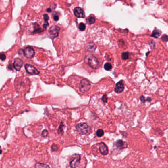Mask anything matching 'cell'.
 Returning <instances> with one entry per match:
<instances>
[{"instance_id": "1", "label": "cell", "mask_w": 168, "mask_h": 168, "mask_svg": "<svg viewBox=\"0 0 168 168\" xmlns=\"http://www.w3.org/2000/svg\"><path fill=\"white\" fill-rule=\"evenodd\" d=\"M86 60H87V63L88 65L94 69H96L99 66L98 60L93 55H88L86 57Z\"/></svg>"}, {"instance_id": "2", "label": "cell", "mask_w": 168, "mask_h": 168, "mask_svg": "<svg viewBox=\"0 0 168 168\" xmlns=\"http://www.w3.org/2000/svg\"><path fill=\"white\" fill-rule=\"evenodd\" d=\"M76 129L80 134H86L89 132L90 128L87 123H80L76 126Z\"/></svg>"}, {"instance_id": "3", "label": "cell", "mask_w": 168, "mask_h": 168, "mask_svg": "<svg viewBox=\"0 0 168 168\" xmlns=\"http://www.w3.org/2000/svg\"><path fill=\"white\" fill-rule=\"evenodd\" d=\"M90 82L86 79H83L80 82L79 88L82 92H86L88 91L90 88Z\"/></svg>"}, {"instance_id": "4", "label": "cell", "mask_w": 168, "mask_h": 168, "mask_svg": "<svg viewBox=\"0 0 168 168\" xmlns=\"http://www.w3.org/2000/svg\"><path fill=\"white\" fill-rule=\"evenodd\" d=\"M59 30L60 28L58 26L54 25L52 26L48 31V34L50 37H51L52 39H54L55 37H57L59 35Z\"/></svg>"}, {"instance_id": "5", "label": "cell", "mask_w": 168, "mask_h": 168, "mask_svg": "<svg viewBox=\"0 0 168 168\" xmlns=\"http://www.w3.org/2000/svg\"><path fill=\"white\" fill-rule=\"evenodd\" d=\"M81 156L79 154L73 155V158L70 162V166L72 168H76L80 164Z\"/></svg>"}, {"instance_id": "6", "label": "cell", "mask_w": 168, "mask_h": 168, "mask_svg": "<svg viewBox=\"0 0 168 168\" xmlns=\"http://www.w3.org/2000/svg\"><path fill=\"white\" fill-rule=\"evenodd\" d=\"M26 71L28 73L31 75H38L39 71L34 66L30 64H26L25 65Z\"/></svg>"}, {"instance_id": "7", "label": "cell", "mask_w": 168, "mask_h": 168, "mask_svg": "<svg viewBox=\"0 0 168 168\" xmlns=\"http://www.w3.org/2000/svg\"><path fill=\"white\" fill-rule=\"evenodd\" d=\"M23 54L26 58L30 59L34 57L35 54V52L34 49L28 46L23 50Z\"/></svg>"}, {"instance_id": "8", "label": "cell", "mask_w": 168, "mask_h": 168, "mask_svg": "<svg viewBox=\"0 0 168 168\" xmlns=\"http://www.w3.org/2000/svg\"><path fill=\"white\" fill-rule=\"evenodd\" d=\"M99 150L100 153L103 155L108 154L109 150L106 144L104 143H101L99 144Z\"/></svg>"}, {"instance_id": "9", "label": "cell", "mask_w": 168, "mask_h": 168, "mask_svg": "<svg viewBox=\"0 0 168 168\" xmlns=\"http://www.w3.org/2000/svg\"><path fill=\"white\" fill-rule=\"evenodd\" d=\"M23 65V62L19 58H16L14 60V62L13 63V67L17 71H19L22 68Z\"/></svg>"}, {"instance_id": "10", "label": "cell", "mask_w": 168, "mask_h": 168, "mask_svg": "<svg viewBox=\"0 0 168 168\" xmlns=\"http://www.w3.org/2000/svg\"><path fill=\"white\" fill-rule=\"evenodd\" d=\"M74 14L75 16L78 18H84L85 17V14L83 10L79 7H75L74 10Z\"/></svg>"}, {"instance_id": "11", "label": "cell", "mask_w": 168, "mask_h": 168, "mask_svg": "<svg viewBox=\"0 0 168 168\" xmlns=\"http://www.w3.org/2000/svg\"><path fill=\"white\" fill-rule=\"evenodd\" d=\"M124 89V84L123 82V80H121L120 82H119L117 83V84L115 85V91L117 93H120L123 91Z\"/></svg>"}, {"instance_id": "12", "label": "cell", "mask_w": 168, "mask_h": 168, "mask_svg": "<svg viewBox=\"0 0 168 168\" xmlns=\"http://www.w3.org/2000/svg\"><path fill=\"white\" fill-rule=\"evenodd\" d=\"M96 48V46L93 43H88L86 46L87 50L90 52H94L95 51Z\"/></svg>"}, {"instance_id": "13", "label": "cell", "mask_w": 168, "mask_h": 168, "mask_svg": "<svg viewBox=\"0 0 168 168\" xmlns=\"http://www.w3.org/2000/svg\"><path fill=\"white\" fill-rule=\"evenodd\" d=\"M34 30L33 31L32 34L40 33H41L43 31L42 29H41V28L40 27L39 25L36 23H35L34 24Z\"/></svg>"}, {"instance_id": "14", "label": "cell", "mask_w": 168, "mask_h": 168, "mask_svg": "<svg viewBox=\"0 0 168 168\" xmlns=\"http://www.w3.org/2000/svg\"><path fill=\"white\" fill-rule=\"evenodd\" d=\"M43 18H44V23L43 25V27L44 29H46L49 25V23L48 22V21L49 20V16L47 14H45L43 15Z\"/></svg>"}, {"instance_id": "15", "label": "cell", "mask_w": 168, "mask_h": 168, "mask_svg": "<svg viewBox=\"0 0 168 168\" xmlns=\"http://www.w3.org/2000/svg\"><path fill=\"white\" fill-rule=\"evenodd\" d=\"M86 22H87L88 24L89 25H91V24L94 23L95 22V19L94 17H88V18L86 19Z\"/></svg>"}, {"instance_id": "16", "label": "cell", "mask_w": 168, "mask_h": 168, "mask_svg": "<svg viewBox=\"0 0 168 168\" xmlns=\"http://www.w3.org/2000/svg\"><path fill=\"white\" fill-rule=\"evenodd\" d=\"M36 168H49L48 165L43 164V163H37L36 164Z\"/></svg>"}, {"instance_id": "17", "label": "cell", "mask_w": 168, "mask_h": 168, "mask_svg": "<svg viewBox=\"0 0 168 168\" xmlns=\"http://www.w3.org/2000/svg\"><path fill=\"white\" fill-rule=\"evenodd\" d=\"M115 146H117V148H121L124 146V143L121 140H118L115 143Z\"/></svg>"}, {"instance_id": "18", "label": "cell", "mask_w": 168, "mask_h": 168, "mask_svg": "<svg viewBox=\"0 0 168 168\" xmlns=\"http://www.w3.org/2000/svg\"><path fill=\"white\" fill-rule=\"evenodd\" d=\"M104 68L105 69V70L106 71H110L112 68V65L110 63H106L104 65Z\"/></svg>"}, {"instance_id": "19", "label": "cell", "mask_w": 168, "mask_h": 168, "mask_svg": "<svg viewBox=\"0 0 168 168\" xmlns=\"http://www.w3.org/2000/svg\"><path fill=\"white\" fill-rule=\"evenodd\" d=\"M160 32L158 30H155L153 31V32L152 34L151 35V36L153 37H159L160 35Z\"/></svg>"}, {"instance_id": "20", "label": "cell", "mask_w": 168, "mask_h": 168, "mask_svg": "<svg viewBox=\"0 0 168 168\" xmlns=\"http://www.w3.org/2000/svg\"><path fill=\"white\" fill-rule=\"evenodd\" d=\"M121 58L123 60H127L129 58V53L123 52L122 53L121 55Z\"/></svg>"}, {"instance_id": "21", "label": "cell", "mask_w": 168, "mask_h": 168, "mask_svg": "<svg viewBox=\"0 0 168 168\" xmlns=\"http://www.w3.org/2000/svg\"><path fill=\"white\" fill-rule=\"evenodd\" d=\"M104 131L102 129H99V130H97L96 132V135L97 137H101L103 136Z\"/></svg>"}, {"instance_id": "22", "label": "cell", "mask_w": 168, "mask_h": 168, "mask_svg": "<svg viewBox=\"0 0 168 168\" xmlns=\"http://www.w3.org/2000/svg\"><path fill=\"white\" fill-rule=\"evenodd\" d=\"M79 29L81 31H83L86 29V25L83 23H81L79 25Z\"/></svg>"}, {"instance_id": "23", "label": "cell", "mask_w": 168, "mask_h": 168, "mask_svg": "<svg viewBox=\"0 0 168 168\" xmlns=\"http://www.w3.org/2000/svg\"><path fill=\"white\" fill-rule=\"evenodd\" d=\"M51 150L53 152H56L58 150V147L55 144H53L51 146Z\"/></svg>"}, {"instance_id": "24", "label": "cell", "mask_w": 168, "mask_h": 168, "mask_svg": "<svg viewBox=\"0 0 168 168\" xmlns=\"http://www.w3.org/2000/svg\"><path fill=\"white\" fill-rule=\"evenodd\" d=\"M162 39L163 40V41L164 42H167L168 41V36L166 35H164L162 37Z\"/></svg>"}, {"instance_id": "25", "label": "cell", "mask_w": 168, "mask_h": 168, "mask_svg": "<svg viewBox=\"0 0 168 168\" xmlns=\"http://www.w3.org/2000/svg\"><path fill=\"white\" fill-rule=\"evenodd\" d=\"M140 100L141 101V102L143 103H144L146 102V99L145 98V97L143 95H142L141 97H140Z\"/></svg>"}, {"instance_id": "26", "label": "cell", "mask_w": 168, "mask_h": 168, "mask_svg": "<svg viewBox=\"0 0 168 168\" xmlns=\"http://www.w3.org/2000/svg\"><path fill=\"white\" fill-rule=\"evenodd\" d=\"M48 131L46 130H44L43 131V132H42V136L43 137H46L48 136Z\"/></svg>"}, {"instance_id": "27", "label": "cell", "mask_w": 168, "mask_h": 168, "mask_svg": "<svg viewBox=\"0 0 168 168\" xmlns=\"http://www.w3.org/2000/svg\"><path fill=\"white\" fill-rule=\"evenodd\" d=\"M102 100L104 103H106L108 100V98H107V95L105 94L102 96Z\"/></svg>"}, {"instance_id": "28", "label": "cell", "mask_w": 168, "mask_h": 168, "mask_svg": "<svg viewBox=\"0 0 168 168\" xmlns=\"http://www.w3.org/2000/svg\"><path fill=\"white\" fill-rule=\"evenodd\" d=\"M6 59V56L4 54H0V59L2 61H4Z\"/></svg>"}, {"instance_id": "29", "label": "cell", "mask_w": 168, "mask_h": 168, "mask_svg": "<svg viewBox=\"0 0 168 168\" xmlns=\"http://www.w3.org/2000/svg\"><path fill=\"white\" fill-rule=\"evenodd\" d=\"M54 20L56 21H58L59 20V17L58 16V15H55L54 16Z\"/></svg>"}, {"instance_id": "30", "label": "cell", "mask_w": 168, "mask_h": 168, "mask_svg": "<svg viewBox=\"0 0 168 168\" xmlns=\"http://www.w3.org/2000/svg\"><path fill=\"white\" fill-rule=\"evenodd\" d=\"M146 102H151V101H152V98H151V97H148L146 99Z\"/></svg>"}, {"instance_id": "31", "label": "cell", "mask_w": 168, "mask_h": 168, "mask_svg": "<svg viewBox=\"0 0 168 168\" xmlns=\"http://www.w3.org/2000/svg\"><path fill=\"white\" fill-rule=\"evenodd\" d=\"M46 12H52V10L51 9H50V8H48V9H47V10H46Z\"/></svg>"}, {"instance_id": "32", "label": "cell", "mask_w": 168, "mask_h": 168, "mask_svg": "<svg viewBox=\"0 0 168 168\" xmlns=\"http://www.w3.org/2000/svg\"><path fill=\"white\" fill-rule=\"evenodd\" d=\"M2 150H0V154H1L2 153Z\"/></svg>"}]
</instances>
